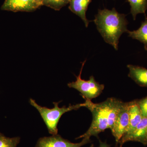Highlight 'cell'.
Here are the masks:
<instances>
[{
    "label": "cell",
    "instance_id": "obj_1",
    "mask_svg": "<svg viewBox=\"0 0 147 147\" xmlns=\"http://www.w3.org/2000/svg\"><path fill=\"white\" fill-rule=\"evenodd\" d=\"M85 103V107L92 113V121L88 131L76 139L90 138L91 136L98 138L100 132L107 129H111L124 102L110 98L99 103H94L91 100L86 99Z\"/></svg>",
    "mask_w": 147,
    "mask_h": 147
},
{
    "label": "cell",
    "instance_id": "obj_2",
    "mask_svg": "<svg viewBox=\"0 0 147 147\" xmlns=\"http://www.w3.org/2000/svg\"><path fill=\"white\" fill-rule=\"evenodd\" d=\"M126 15L119 13L115 8L111 10L98 9L94 21L98 31L106 43L118 50L119 40L122 34L127 32L128 21Z\"/></svg>",
    "mask_w": 147,
    "mask_h": 147
},
{
    "label": "cell",
    "instance_id": "obj_3",
    "mask_svg": "<svg viewBox=\"0 0 147 147\" xmlns=\"http://www.w3.org/2000/svg\"><path fill=\"white\" fill-rule=\"evenodd\" d=\"M30 103L39 112L41 117L44 121L48 131L53 135L58 134L57 125L61 116L64 113L73 110H77L82 107L85 106V103L76 105H69L67 107L64 106L60 108L59 104L60 102H54V108L50 109L40 106L36 102L35 100L30 98Z\"/></svg>",
    "mask_w": 147,
    "mask_h": 147
},
{
    "label": "cell",
    "instance_id": "obj_4",
    "mask_svg": "<svg viewBox=\"0 0 147 147\" xmlns=\"http://www.w3.org/2000/svg\"><path fill=\"white\" fill-rule=\"evenodd\" d=\"M86 61H84L82 64L79 76H76V81L69 83L67 86L69 88L75 89L80 92L82 97L85 100H91L101 94L104 90L105 86L103 84H99L96 82L93 76H91L89 80L88 81L82 79L81 76L82 70Z\"/></svg>",
    "mask_w": 147,
    "mask_h": 147
},
{
    "label": "cell",
    "instance_id": "obj_5",
    "mask_svg": "<svg viewBox=\"0 0 147 147\" xmlns=\"http://www.w3.org/2000/svg\"><path fill=\"white\" fill-rule=\"evenodd\" d=\"M129 102H124L111 130L117 145L125 134L129 124Z\"/></svg>",
    "mask_w": 147,
    "mask_h": 147
},
{
    "label": "cell",
    "instance_id": "obj_6",
    "mask_svg": "<svg viewBox=\"0 0 147 147\" xmlns=\"http://www.w3.org/2000/svg\"><path fill=\"white\" fill-rule=\"evenodd\" d=\"M91 142L89 137H84L82 142L73 143L63 139L59 134L40 138L36 147H81Z\"/></svg>",
    "mask_w": 147,
    "mask_h": 147
},
{
    "label": "cell",
    "instance_id": "obj_7",
    "mask_svg": "<svg viewBox=\"0 0 147 147\" xmlns=\"http://www.w3.org/2000/svg\"><path fill=\"white\" fill-rule=\"evenodd\" d=\"M129 141H137L144 143L147 142V117H143L142 121L131 133L123 136L119 142L120 147Z\"/></svg>",
    "mask_w": 147,
    "mask_h": 147
},
{
    "label": "cell",
    "instance_id": "obj_8",
    "mask_svg": "<svg viewBox=\"0 0 147 147\" xmlns=\"http://www.w3.org/2000/svg\"><path fill=\"white\" fill-rule=\"evenodd\" d=\"M1 9L13 12H32L36 10L30 0H5Z\"/></svg>",
    "mask_w": 147,
    "mask_h": 147
},
{
    "label": "cell",
    "instance_id": "obj_9",
    "mask_svg": "<svg viewBox=\"0 0 147 147\" xmlns=\"http://www.w3.org/2000/svg\"><path fill=\"white\" fill-rule=\"evenodd\" d=\"M92 1V0H70L69 3V10L81 18L86 28L91 21L87 19L86 13L88 7Z\"/></svg>",
    "mask_w": 147,
    "mask_h": 147
},
{
    "label": "cell",
    "instance_id": "obj_10",
    "mask_svg": "<svg viewBox=\"0 0 147 147\" xmlns=\"http://www.w3.org/2000/svg\"><path fill=\"white\" fill-rule=\"evenodd\" d=\"M128 113L129 124L124 135L129 134L133 131L143 118L138 103L136 101L129 102Z\"/></svg>",
    "mask_w": 147,
    "mask_h": 147
},
{
    "label": "cell",
    "instance_id": "obj_11",
    "mask_svg": "<svg viewBox=\"0 0 147 147\" xmlns=\"http://www.w3.org/2000/svg\"><path fill=\"white\" fill-rule=\"evenodd\" d=\"M128 76L142 86L147 87V69L138 66L128 65Z\"/></svg>",
    "mask_w": 147,
    "mask_h": 147
},
{
    "label": "cell",
    "instance_id": "obj_12",
    "mask_svg": "<svg viewBox=\"0 0 147 147\" xmlns=\"http://www.w3.org/2000/svg\"><path fill=\"white\" fill-rule=\"evenodd\" d=\"M128 36L132 39L137 40L144 44L145 50L147 51V18L142 22L141 26L135 30L128 31Z\"/></svg>",
    "mask_w": 147,
    "mask_h": 147
},
{
    "label": "cell",
    "instance_id": "obj_13",
    "mask_svg": "<svg viewBox=\"0 0 147 147\" xmlns=\"http://www.w3.org/2000/svg\"><path fill=\"white\" fill-rule=\"evenodd\" d=\"M130 6V13L135 20L139 13H146L147 9V0H127Z\"/></svg>",
    "mask_w": 147,
    "mask_h": 147
},
{
    "label": "cell",
    "instance_id": "obj_14",
    "mask_svg": "<svg viewBox=\"0 0 147 147\" xmlns=\"http://www.w3.org/2000/svg\"><path fill=\"white\" fill-rule=\"evenodd\" d=\"M70 0H44L42 5L59 11L69 3Z\"/></svg>",
    "mask_w": 147,
    "mask_h": 147
},
{
    "label": "cell",
    "instance_id": "obj_15",
    "mask_svg": "<svg viewBox=\"0 0 147 147\" xmlns=\"http://www.w3.org/2000/svg\"><path fill=\"white\" fill-rule=\"evenodd\" d=\"M20 141L19 137L9 138L0 133V147H16Z\"/></svg>",
    "mask_w": 147,
    "mask_h": 147
},
{
    "label": "cell",
    "instance_id": "obj_16",
    "mask_svg": "<svg viewBox=\"0 0 147 147\" xmlns=\"http://www.w3.org/2000/svg\"><path fill=\"white\" fill-rule=\"evenodd\" d=\"M143 117H147V97L138 102Z\"/></svg>",
    "mask_w": 147,
    "mask_h": 147
},
{
    "label": "cell",
    "instance_id": "obj_17",
    "mask_svg": "<svg viewBox=\"0 0 147 147\" xmlns=\"http://www.w3.org/2000/svg\"><path fill=\"white\" fill-rule=\"evenodd\" d=\"M30 1L31 3H32L33 5L34 6L35 8L36 9H37L39 8L40 7L42 6V5L40 4L38 0H30Z\"/></svg>",
    "mask_w": 147,
    "mask_h": 147
},
{
    "label": "cell",
    "instance_id": "obj_18",
    "mask_svg": "<svg viewBox=\"0 0 147 147\" xmlns=\"http://www.w3.org/2000/svg\"><path fill=\"white\" fill-rule=\"evenodd\" d=\"M99 143H100V144L98 147H110V146L108 145L106 142H102L99 141Z\"/></svg>",
    "mask_w": 147,
    "mask_h": 147
},
{
    "label": "cell",
    "instance_id": "obj_19",
    "mask_svg": "<svg viewBox=\"0 0 147 147\" xmlns=\"http://www.w3.org/2000/svg\"><path fill=\"white\" fill-rule=\"evenodd\" d=\"M44 1V0H38L40 3V4H41L42 6V2H43Z\"/></svg>",
    "mask_w": 147,
    "mask_h": 147
},
{
    "label": "cell",
    "instance_id": "obj_20",
    "mask_svg": "<svg viewBox=\"0 0 147 147\" xmlns=\"http://www.w3.org/2000/svg\"><path fill=\"white\" fill-rule=\"evenodd\" d=\"M90 147H94V145L93 144H92L90 146Z\"/></svg>",
    "mask_w": 147,
    "mask_h": 147
}]
</instances>
